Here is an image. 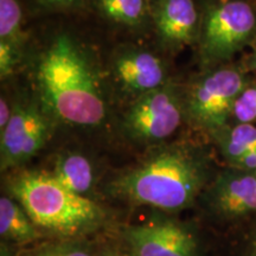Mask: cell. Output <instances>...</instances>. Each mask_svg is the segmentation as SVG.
<instances>
[{
	"mask_svg": "<svg viewBox=\"0 0 256 256\" xmlns=\"http://www.w3.org/2000/svg\"><path fill=\"white\" fill-rule=\"evenodd\" d=\"M37 81L44 104L58 119L81 126L104 120V102L94 75L69 38L58 37L44 52Z\"/></svg>",
	"mask_w": 256,
	"mask_h": 256,
	"instance_id": "cell-1",
	"label": "cell"
},
{
	"mask_svg": "<svg viewBox=\"0 0 256 256\" xmlns=\"http://www.w3.org/2000/svg\"><path fill=\"white\" fill-rule=\"evenodd\" d=\"M206 178V165L196 153L170 147L118 178L112 191L132 203L178 211L191 206Z\"/></svg>",
	"mask_w": 256,
	"mask_h": 256,
	"instance_id": "cell-2",
	"label": "cell"
},
{
	"mask_svg": "<svg viewBox=\"0 0 256 256\" xmlns=\"http://www.w3.org/2000/svg\"><path fill=\"white\" fill-rule=\"evenodd\" d=\"M8 191L38 228L60 235H78L98 226L101 208L60 184L51 174L22 172L10 180Z\"/></svg>",
	"mask_w": 256,
	"mask_h": 256,
	"instance_id": "cell-3",
	"label": "cell"
},
{
	"mask_svg": "<svg viewBox=\"0 0 256 256\" xmlns=\"http://www.w3.org/2000/svg\"><path fill=\"white\" fill-rule=\"evenodd\" d=\"M248 83L244 72L235 66L208 72L188 92L186 110L192 122L206 132H220L228 126L234 104Z\"/></svg>",
	"mask_w": 256,
	"mask_h": 256,
	"instance_id": "cell-4",
	"label": "cell"
},
{
	"mask_svg": "<svg viewBox=\"0 0 256 256\" xmlns=\"http://www.w3.org/2000/svg\"><path fill=\"white\" fill-rule=\"evenodd\" d=\"M254 8L242 0L212 6L204 18L200 50L204 60L223 62L247 46L255 36Z\"/></svg>",
	"mask_w": 256,
	"mask_h": 256,
	"instance_id": "cell-5",
	"label": "cell"
},
{
	"mask_svg": "<svg viewBox=\"0 0 256 256\" xmlns=\"http://www.w3.org/2000/svg\"><path fill=\"white\" fill-rule=\"evenodd\" d=\"M182 121V106L172 89L156 88L140 95L124 118L130 136L142 142H158L171 136Z\"/></svg>",
	"mask_w": 256,
	"mask_h": 256,
	"instance_id": "cell-6",
	"label": "cell"
},
{
	"mask_svg": "<svg viewBox=\"0 0 256 256\" xmlns=\"http://www.w3.org/2000/svg\"><path fill=\"white\" fill-rule=\"evenodd\" d=\"M49 124L36 106H18L0 138L2 170L24 164L44 146Z\"/></svg>",
	"mask_w": 256,
	"mask_h": 256,
	"instance_id": "cell-7",
	"label": "cell"
},
{
	"mask_svg": "<svg viewBox=\"0 0 256 256\" xmlns=\"http://www.w3.org/2000/svg\"><path fill=\"white\" fill-rule=\"evenodd\" d=\"M132 256H196V236L183 224L153 220L130 226L124 232Z\"/></svg>",
	"mask_w": 256,
	"mask_h": 256,
	"instance_id": "cell-8",
	"label": "cell"
},
{
	"mask_svg": "<svg viewBox=\"0 0 256 256\" xmlns=\"http://www.w3.org/2000/svg\"><path fill=\"white\" fill-rule=\"evenodd\" d=\"M214 209L226 217L256 212V174L230 168L220 172L210 192Z\"/></svg>",
	"mask_w": 256,
	"mask_h": 256,
	"instance_id": "cell-9",
	"label": "cell"
},
{
	"mask_svg": "<svg viewBox=\"0 0 256 256\" xmlns=\"http://www.w3.org/2000/svg\"><path fill=\"white\" fill-rule=\"evenodd\" d=\"M114 69L121 84L138 94L162 87L165 78L162 60L145 51L124 54L116 60Z\"/></svg>",
	"mask_w": 256,
	"mask_h": 256,
	"instance_id": "cell-10",
	"label": "cell"
},
{
	"mask_svg": "<svg viewBox=\"0 0 256 256\" xmlns=\"http://www.w3.org/2000/svg\"><path fill=\"white\" fill-rule=\"evenodd\" d=\"M160 37L172 46L188 44L197 30L198 14L192 0H162L156 12Z\"/></svg>",
	"mask_w": 256,
	"mask_h": 256,
	"instance_id": "cell-11",
	"label": "cell"
},
{
	"mask_svg": "<svg viewBox=\"0 0 256 256\" xmlns=\"http://www.w3.org/2000/svg\"><path fill=\"white\" fill-rule=\"evenodd\" d=\"M37 228L17 200L10 197L0 198V235L2 240L16 243L34 241L40 238Z\"/></svg>",
	"mask_w": 256,
	"mask_h": 256,
	"instance_id": "cell-12",
	"label": "cell"
},
{
	"mask_svg": "<svg viewBox=\"0 0 256 256\" xmlns=\"http://www.w3.org/2000/svg\"><path fill=\"white\" fill-rule=\"evenodd\" d=\"M51 176L68 190L84 196L94 182L90 162L81 154L70 153L57 159Z\"/></svg>",
	"mask_w": 256,
	"mask_h": 256,
	"instance_id": "cell-13",
	"label": "cell"
},
{
	"mask_svg": "<svg viewBox=\"0 0 256 256\" xmlns=\"http://www.w3.org/2000/svg\"><path fill=\"white\" fill-rule=\"evenodd\" d=\"M220 153L232 166L246 153L256 150V127L252 124H238L234 127H224L214 134Z\"/></svg>",
	"mask_w": 256,
	"mask_h": 256,
	"instance_id": "cell-14",
	"label": "cell"
},
{
	"mask_svg": "<svg viewBox=\"0 0 256 256\" xmlns=\"http://www.w3.org/2000/svg\"><path fill=\"white\" fill-rule=\"evenodd\" d=\"M100 5L108 18L122 24H138L145 14L144 0H100Z\"/></svg>",
	"mask_w": 256,
	"mask_h": 256,
	"instance_id": "cell-15",
	"label": "cell"
},
{
	"mask_svg": "<svg viewBox=\"0 0 256 256\" xmlns=\"http://www.w3.org/2000/svg\"><path fill=\"white\" fill-rule=\"evenodd\" d=\"M22 11L17 0H0V40L16 48L20 40Z\"/></svg>",
	"mask_w": 256,
	"mask_h": 256,
	"instance_id": "cell-16",
	"label": "cell"
},
{
	"mask_svg": "<svg viewBox=\"0 0 256 256\" xmlns=\"http://www.w3.org/2000/svg\"><path fill=\"white\" fill-rule=\"evenodd\" d=\"M232 116L238 124L256 121V83H248L234 104Z\"/></svg>",
	"mask_w": 256,
	"mask_h": 256,
	"instance_id": "cell-17",
	"label": "cell"
},
{
	"mask_svg": "<svg viewBox=\"0 0 256 256\" xmlns=\"http://www.w3.org/2000/svg\"><path fill=\"white\" fill-rule=\"evenodd\" d=\"M25 256H92L86 249L75 244H60L40 249Z\"/></svg>",
	"mask_w": 256,
	"mask_h": 256,
	"instance_id": "cell-18",
	"label": "cell"
},
{
	"mask_svg": "<svg viewBox=\"0 0 256 256\" xmlns=\"http://www.w3.org/2000/svg\"><path fill=\"white\" fill-rule=\"evenodd\" d=\"M16 64V48L4 40H0V74L8 78Z\"/></svg>",
	"mask_w": 256,
	"mask_h": 256,
	"instance_id": "cell-19",
	"label": "cell"
},
{
	"mask_svg": "<svg viewBox=\"0 0 256 256\" xmlns=\"http://www.w3.org/2000/svg\"><path fill=\"white\" fill-rule=\"evenodd\" d=\"M11 115L12 112L10 110L8 102L4 98H2V101H0V130H5V127L10 122V119H11Z\"/></svg>",
	"mask_w": 256,
	"mask_h": 256,
	"instance_id": "cell-20",
	"label": "cell"
},
{
	"mask_svg": "<svg viewBox=\"0 0 256 256\" xmlns=\"http://www.w3.org/2000/svg\"><path fill=\"white\" fill-rule=\"evenodd\" d=\"M43 2H46L48 5H56V6H64V5H70L72 4L76 0H42Z\"/></svg>",
	"mask_w": 256,
	"mask_h": 256,
	"instance_id": "cell-21",
	"label": "cell"
},
{
	"mask_svg": "<svg viewBox=\"0 0 256 256\" xmlns=\"http://www.w3.org/2000/svg\"><path fill=\"white\" fill-rule=\"evenodd\" d=\"M249 66H250V69L256 70V50H255V52L252 54L250 62H249Z\"/></svg>",
	"mask_w": 256,
	"mask_h": 256,
	"instance_id": "cell-22",
	"label": "cell"
},
{
	"mask_svg": "<svg viewBox=\"0 0 256 256\" xmlns=\"http://www.w3.org/2000/svg\"><path fill=\"white\" fill-rule=\"evenodd\" d=\"M104 256H132V255L124 254V252H106Z\"/></svg>",
	"mask_w": 256,
	"mask_h": 256,
	"instance_id": "cell-23",
	"label": "cell"
},
{
	"mask_svg": "<svg viewBox=\"0 0 256 256\" xmlns=\"http://www.w3.org/2000/svg\"><path fill=\"white\" fill-rule=\"evenodd\" d=\"M252 256H256V236H255L254 243H252Z\"/></svg>",
	"mask_w": 256,
	"mask_h": 256,
	"instance_id": "cell-24",
	"label": "cell"
},
{
	"mask_svg": "<svg viewBox=\"0 0 256 256\" xmlns=\"http://www.w3.org/2000/svg\"><path fill=\"white\" fill-rule=\"evenodd\" d=\"M255 174H256V172H255Z\"/></svg>",
	"mask_w": 256,
	"mask_h": 256,
	"instance_id": "cell-25",
	"label": "cell"
}]
</instances>
